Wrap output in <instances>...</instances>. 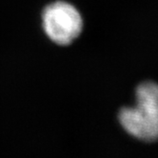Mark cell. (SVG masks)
Listing matches in <instances>:
<instances>
[{
    "mask_svg": "<svg viewBox=\"0 0 158 158\" xmlns=\"http://www.w3.org/2000/svg\"><path fill=\"white\" fill-rule=\"evenodd\" d=\"M135 103L122 107L118 122L131 137L143 142L158 141V83L145 80L134 91Z\"/></svg>",
    "mask_w": 158,
    "mask_h": 158,
    "instance_id": "cell-1",
    "label": "cell"
},
{
    "mask_svg": "<svg viewBox=\"0 0 158 158\" xmlns=\"http://www.w3.org/2000/svg\"><path fill=\"white\" fill-rule=\"evenodd\" d=\"M42 21L49 38L61 46L73 43L83 29L81 15L72 4L65 1L49 4L43 10Z\"/></svg>",
    "mask_w": 158,
    "mask_h": 158,
    "instance_id": "cell-2",
    "label": "cell"
}]
</instances>
